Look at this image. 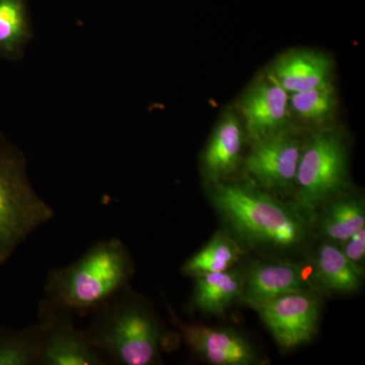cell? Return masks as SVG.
Segmentation results:
<instances>
[{
	"label": "cell",
	"instance_id": "6da1fadb",
	"mask_svg": "<svg viewBox=\"0 0 365 365\" xmlns=\"http://www.w3.org/2000/svg\"><path fill=\"white\" fill-rule=\"evenodd\" d=\"M133 274L126 245L117 237L101 240L78 260L50 271L44 300L72 316H86L128 287Z\"/></svg>",
	"mask_w": 365,
	"mask_h": 365
},
{
	"label": "cell",
	"instance_id": "7a4b0ae2",
	"mask_svg": "<svg viewBox=\"0 0 365 365\" xmlns=\"http://www.w3.org/2000/svg\"><path fill=\"white\" fill-rule=\"evenodd\" d=\"M211 200L242 242L255 248L290 250L306 241L309 227L297 206L281 202L250 182H218Z\"/></svg>",
	"mask_w": 365,
	"mask_h": 365
},
{
	"label": "cell",
	"instance_id": "3957f363",
	"mask_svg": "<svg viewBox=\"0 0 365 365\" xmlns=\"http://www.w3.org/2000/svg\"><path fill=\"white\" fill-rule=\"evenodd\" d=\"M81 329L108 364L151 365L160 361L162 326L150 304L126 287L90 314Z\"/></svg>",
	"mask_w": 365,
	"mask_h": 365
},
{
	"label": "cell",
	"instance_id": "277c9868",
	"mask_svg": "<svg viewBox=\"0 0 365 365\" xmlns=\"http://www.w3.org/2000/svg\"><path fill=\"white\" fill-rule=\"evenodd\" d=\"M54 215L33 188L23 151L0 132V267Z\"/></svg>",
	"mask_w": 365,
	"mask_h": 365
},
{
	"label": "cell",
	"instance_id": "5b68a950",
	"mask_svg": "<svg viewBox=\"0 0 365 365\" xmlns=\"http://www.w3.org/2000/svg\"><path fill=\"white\" fill-rule=\"evenodd\" d=\"M347 150L342 137L319 131L302 146L294 187L297 206L313 213L345 189L348 182Z\"/></svg>",
	"mask_w": 365,
	"mask_h": 365
},
{
	"label": "cell",
	"instance_id": "8992f818",
	"mask_svg": "<svg viewBox=\"0 0 365 365\" xmlns=\"http://www.w3.org/2000/svg\"><path fill=\"white\" fill-rule=\"evenodd\" d=\"M281 348L294 349L318 331L321 304L313 292H292L254 307Z\"/></svg>",
	"mask_w": 365,
	"mask_h": 365
},
{
	"label": "cell",
	"instance_id": "52a82bcc",
	"mask_svg": "<svg viewBox=\"0 0 365 365\" xmlns=\"http://www.w3.org/2000/svg\"><path fill=\"white\" fill-rule=\"evenodd\" d=\"M71 314L44 299L38 306L43 328L39 365H105L107 360L90 345Z\"/></svg>",
	"mask_w": 365,
	"mask_h": 365
},
{
	"label": "cell",
	"instance_id": "ba28073f",
	"mask_svg": "<svg viewBox=\"0 0 365 365\" xmlns=\"http://www.w3.org/2000/svg\"><path fill=\"white\" fill-rule=\"evenodd\" d=\"M254 143L245 167L257 186L265 190L294 186L304 146L302 141L285 129Z\"/></svg>",
	"mask_w": 365,
	"mask_h": 365
},
{
	"label": "cell",
	"instance_id": "9c48e42d",
	"mask_svg": "<svg viewBox=\"0 0 365 365\" xmlns=\"http://www.w3.org/2000/svg\"><path fill=\"white\" fill-rule=\"evenodd\" d=\"M299 264L288 261L257 262L244 272V284L240 299L256 307L292 292H312L316 287L312 272Z\"/></svg>",
	"mask_w": 365,
	"mask_h": 365
},
{
	"label": "cell",
	"instance_id": "30bf717a",
	"mask_svg": "<svg viewBox=\"0 0 365 365\" xmlns=\"http://www.w3.org/2000/svg\"><path fill=\"white\" fill-rule=\"evenodd\" d=\"M172 323L181 333L192 351L216 365H251L257 364L253 346L237 331L182 323L170 311Z\"/></svg>",
	"mask_w": 365,
	"mask_h": 365
},
{
	"label": "cell",
	"instance_id": "8fae6325",
	"mask_svg": "<svg viewBox=\"0 0 365 365\" xmlns=\"http://www.w3.org/2000/svg\"><path fill=\"white\" fill-rule=\"evenodd\" d=\"M239 109L250 138L256 143L287 129L289 97L267 76L250 86L241 98Z\"/></svg>",
	"mask_w": 365,
	"mask_h": 365
},
{
	"label": "cell",
	"instance_id": "7c38bea8",
	"mask_svg": "<svg viewBox=\"0 0 365 365\" xmlns=\"http://www.w3.org/2000/svg\"><path fill=\"white\" fill-rule=\"evenodd\" d=\"M332 71V60L325 53L294 50L273 62L268 76L287 93H295L329 83Z\"/></svg>",
	"mask_w": 365,
	"mask_h": 365
},
{
	"label": "cell",
	"instance_id": "4fadbf2b",
	"mask_svg": "<svg viewBox=\"0 0 365 365\" xmlns=\"http://www.w3.org/2000/svg\"><path fill=\"white\" fill-rule=\"evenodd\" d=\"M244 131L234 112L220 118L204 150L201 165L204 179L211 184L222 182L239 167Z\"/></svg>",
	"mask_w": 365,
	"mask_h": 365
},
{
	"label": "cell",
	"instance_id": "5bb4252c",
	"mask_svg": "<svg viewBox=\"0 0 365 365\" xmlns=\"http://www.w3.org/2000/svg\"><path fill=\"white\" fill-rule=\"evenodd\" d=\"M312 277L328 292L350 294L359 289L361 282V271L346 258L339 247L332 242H324L314 257Z\"/></svg>",
	"mask_w": 365,
	"mask_h": 365
},
{
	"label": "cell",
	"instance_id": "9a60e30c",
	"mask_svg": "<svg viewBox=\"0 0 365 365\" xmlns=\"http://www.w3.org/2000/svg\"><path fill=\"white\" fill-rule=\"evenodd\" d=\"M195 278L194 306L203 313L223 316L228 307L241 297L244 271L239 269L230 268Z\"/></svg>",
	"mask_w": 365,
	"mask_h": 365
},
{
	"label": "cell",
	"instance_id": "2e32d148",
	"mask_svg": "<svg viewBox=\"0 0 365 365\" xmlns=\"http://www.w3.org/2000/svg\"><path fill=\"white\" fill-rule=\"evenodd\" d=\"M32 37L26 0H0V59L23 58Z\"/></svg>",
	"mask_w": 365,
	"mask_h": 365
},
{
	"label": "cell",
	"instance_id": "e0dca14e",
	"mask_svg": "<svg viewBox=\"0 0 365 365\" xmlns=\"http://www.w3.org/2000/svg\"><path fill=\"white\" fill-rule=\"evenodd\" d=\"M327 204L321 230L331 241L345 242L364 227V201L359 197L340 194Z\"/></svg>",
	"mask_w": 365,
	"mask_h": 365
},
{
	"label": "cell",
	"instance_id": "ac0fdd59",
	"mask_svg": "<svg viewBox=\"0 0 365 365\" xmlns=\"http://www.w3.org/2000/svg\"><path fill=\"white\" fill-rule=\"evenodd\" d=\"M42 347L39 321L24 328L0 327V365H39Z\"/></svg>",
	"mask_w": 365,
	"mask_h": 365
},
{
	"label": "cell",
	"instance_id": "d6986e66",
	"mask_svg": "<svg viewBox=\"0 0 365 365\" xmlns=\"http://www.w3.org/2000/svg\"><path fill=\"white\" fill-rule=\"evenodd\" d=\"M240 245L228 235L218 232L206 246L190 257L182 266V273L190 277L222 272L241 258Z\"/></svg>",
	"mask_w": 365,
	"mask_h": 365
},
{
	"label": "cell",
	"instance_id": "ffe728a7",
	"mask_svg": "<svg viewBox=\"0 0 365 365\" xmlns=\"http://www.w3.org/2000/svg\"><path fill=\"white\" fill-rule=\"evenodd\" d=\"M337 108L335 90L330 85L300 93H292L289 109L304 121L311 123H324L332 119Z\"/></svg>",
	"mask_w": 365,
	"mask_h": 365
},
{
	"label": "cell",
	"instance_id": "44dd1931",
	"mask_svg": "<svg viewBox=\"0 0 365 365\" xmlns=\"http://www.w3.org/2000/svg\"><path fill=\"white\" fill-rule=\"evenodd\" d=\"M343 253L353 265L361 271L365 258V230L364 227L359 230L356 234L342 242Z\"/></svg>",
	"mask_w": 365,
	"mask_h": 365
}]
</instances>
